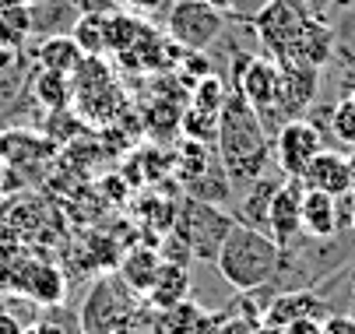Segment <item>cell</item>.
<instances>
[{
  "label": "cell",
  "instance_id": "1",
  "mask_svg": "<svg viewBox=\"0 0 355 334\" xmlns=\"http://www.w3.org/2000/svg\"><path fill=\"white\" fill-rule=\"evenodd\" d=\"M215 152L232 179V190H236V183L250 186L257 176H264L271 169V134L261 123L257 109L239 91H229V99L218 113Z\"/></svg>",
  "mask_w": 355,
  "mask_h": 334
},
{
  "label": "cell",
  "instance_id": "2",
  "mask_svg": "<svg viewBox=\"0 0 355 334\" xmlns=\"http://www.w3.org/2000/svg\"><path fill=\"white\" fill-rule=\"evenodd\" d=\"M282 247L271 240L264 229H253L246 222H236L232 232L218 250V274L232 285L236 292H261L275 281Z\"/></svg>",
  "mask_w": 355,
  "mask_h": 334
},
{
  "label": "cell",
  "instance_id": "3",
  "mask_svg": "<svg viewBox=\"0 0 355 334\" xmlns=\"http://www.w3.org/2000/svg\"><path fill=\"white\" fill-rule=\"evenodd\" d=\"M236 225V215H229L225 208L218 204H208V201H197L190 194H183L176 201V222H173V236L190 250V257L197 261H208L215 264L218 261V250L225 243V236L232 232Z\"/></svg>",
  "mask_w": 355,
  "mask_h": 334
},
{
  "label": "cell",
  "instance_id": "4",
  "mask_svg": "<svg viewBox=\"0 0 355 334\" xmlns=\"http://www.w3.org/2000/svg\"><path fill=\"white\" fill-rule=\"evenodd\" d=\"M229 18L215 11L208 0H169L166 35L187 53H205L222 39Z\"/></svg>",
  "mask_w": 355,
  "mask_h": 334
},
{
  "label": "cell",
  "instance_id": "5",
  "mask_svg": "<svg viewBox=\"0 0 355 334\" xmlns=\"http://www.w3.org/2000/svg\"><path fill=\"white\" fill-rule=\"evenodd\" d=\"M137 310V296L123 285L120 274H103L85 296L78 313V331L85 334H116L127 317Z\"/></svg>",
  "mask_w": 355,
  "mask_h": 334
},
{
  "label": "cell",
  "instance_id": "6",
  "mask_svg": "<svg viewBox=\"0 0 355 334\" xmlns=\"http://www.w3.org/2000/svg\"><path fill=\"white\" fill-rule=\"evenodd\" d=\"M275 166L285 173V176H292V179H299L302 173H306V166L324 152V134L313 127V120H306V116H299V120H285L282 127H278V134H275Z\"/></svg>",
  "mask_w": 355,
  "mask_h": 334
},
{
  "label": "cell",
  "instance_id": "7",
  "mask_svg": "<svg viewBox=\"0 0 355 334\" xmlns=\"http://www.w3.org/2000/svg\"><path fill=\"white\" fill-rule=\"evenodd\" d=\"M302 21H306V18H302V15L288 4V0H268V4L253 15L250 25H253V32H257V39L268 46L271 60L282 64V60H288V53H292Z\"/></svg>",
  "mask_w": 355,
  "mask_h": 334
},
{
  "label": "cell",
  "instance_id": "8",
  "mask_svg": "<svg viewBox=\"0 0 355 334\" xmlns=\"http://www.w3.org/2000/svg\"><path fill=\"white\" fill-rule=\"evenodd\" d=\"M278 113L282 120L306 116L320 91V67L313 64H278Z\"/></svg>",
  "mask_w": 355,
  "mask_h": 334
},
{
  "label": "cell",
  "instance_id": "9",
  "mask_svg": "<svg viewBox=\"0 0 355 334\" xmlns=\"http://www.w3.org/2000/svg\"><path fill=\"white\" fill-rule=\"evenodd\" d=\"M302 194H306L302 179H292L288 176L275 190V197L268 204V225H264V232L271 236L278 247H288V243H295L299 236H302Z\"/></svg>",
  "mask_w": 355,
  "mask_h": 334
},
{
  "label": "cell",
  "instance_id": "10",
  "mask_svg": "<svg viewBox=\"0 0 355 334\" xmlns=\"http://www.w3.org/2000/svg\"><path fill=\"white\" fill-rule=\"evenodd\" d=\"M334 313L331 299H324L317 289H292V292H278L271 296V303H264V324L285 331L295 320H327Z\"/></svg>",
  "mask_w": 355,
  "mask_h": 334
},
{
  "label": "cell",
  "instance_id": "11",
  "mask_svg": "<svg viewBox=\"0 0 355 334\" xmlns=\"http://www.w3.org/2000/svg\"><path fill=\"white\" fill-rule=\"evenodd\" d=\"M299 179H302L306 190H324V194H331V197H345V194L355 190L352 162L341 152H327V148L306 166V173H302Z\"/></svg>",
  "mask_w": 355,
  "mask_h": 334
},
{
  "label": "cell",
  "instance_id": "12",
  "mask_svg": "<svg viewBox=\"0 0 355 334\" xmlns=\"http://www.w3.org/2000/svg\"><path fill=\"white\" fill-rule=\"evenodd\" d=\"M67 296V274L49 261V257H39L32 261L25 281H21V299H28L32 306H60Z\"/></svg>",
  "mask_w": 355,
  "mask_h": 334
},
{
  "label": "cell",
  "instance_id": "13",
  "mask_svg": "<svg viewBox=\"0 0 355 334\" xmlns=\"http://www.w3.org/2000/svg\"><path fill=\"white\" fill-rule=\"evenodd\" d=\"M28 15H32V39H53L74 32L81 4L78 0H28Z\"/></svg>",
  "mask_w": 355,
  "mask_h": 334
},
{
  "label": "cell",
  "instance_id": "14",
  "mask_svg": "<svg viewBox=\"0 0 355 334\" xmlns=\"http://www.w3.org/2000/svg\"><path fill=\"white\" fill-rule=\"evenodd\" d=\"M341 232V201L324 190L302 194V236L310 240H331Z\"/></svg>",
  "mask_w": 355,
  "mask_h": 334
},
{
  "label": "cell",
  "instance_id": "15",
  "mask_svg": "<svg viewBox=\"0 0 355 334\" xmlns=\"http://www.w3.org/2000/svg\"><path fill=\"white\" fill-rule=\"evenodd\" d=\"M25 53L32 57L35 67H42V71H57V74H74V71L81 67V60H85V53H81V46L74 42V35L35 39V42H28V50H25Z\"/></svg>",
  "mask_w": 355,
  "mask_h": 334
},
{
  "label": "cell",
  "instance_id": "16",
  "mask_svg": "<svg viewBox=\"0 0 355 334\" xmlns=\"http://www.w3.org/2000/svg\"><path fill=\"white\" fill-rule=\"evenodd\" d=\"M288 176L282 169H268L264 176H257L250 186H243V201L236 208V222H246L253 229H264L268 225V204L275 197V190L285 183Z\"/></svg>",
  "mask_w": 355,
  "mask_h": 334
},
{
  "label": "cell",
  "instance_id": "17",
  "mask_svg": "<svg viewBox=\"0 0 355 334\" xmlns=\"http://www.w3.org/2000/svg\"><path fill=\"white\" fill-rule=\"evenodd\" d=\"M159 264H162L159 247L137 243V247H130V250L120 257L116 274L123 278V285H127V289H130L134 296H148L151 281H155V274H159Z\"/></svg>",
  "mask_w": 355,
  "mask_h": 334
},
{
  "label": "cell",
  "instance_id": "18",
  "mask_svg": "<svg viewBox=\"0 0 355 334\" xmlns=\"http://www.w3.org/2000/svg\"><path fill=\"white\" fill-rule=\"evenodd\" d=\"M144 299L155 306L159 313H162V310H173V306H180V303H187V299H190V271H187V264L162 261V264H159V274H155V281H151V289H148Z\"/></svg>",
  "mask_w": 355,
  "mask_h": 334
},
{
  "label": "cell",
  "instance_id": "19",
  "mask_svg": "<svg viewBox=\"0 0 355 334\" xmlns=\"http://www.w3.org/2000/svg\"><path fill=\"white\" fill-rule=\"evenodd\" d=\"M28 91H32V99H35V103H39L46 113H60V109H67V106H71V99H74L71 74L42 71V67H32Z\"/></svg>",
  "mask_w": 355,
  "mask_h": 334
},
{
  "label": "cell",
  "instance_id": "20",
  "mask_svg": "<svg viewBox=\"0 0 355 334\" xmlns=\"http://www.w3.org/2000/svg\"><path fill=\"white\" fill-rule=\"evenodd\" d=\"M35 254L25 243H0V292L21 296V281L32 267Z\"/></svg>",
  "mask_w": 355,
  "mask_h": 334
},
{
  "label": "cell",
  "instance_id": "21",
  "mask_svg": "<svg viewBox=\"0 0 355 334\" xmlns=\"http://www.w3.org/2000/svg\"><path fill=\"white\" fill-rule=\"evenodd\" d=\"M187 194L197 197V201H208V204L225 208V201H232V179H229L222 159H215L197 179H190V183H187Z\"/></svg>",
  "mask_w": 355,
  "mask_h": 334
},
{
  "label": "cell",
  "instance_id": "22",
  "mask_svg": "<svg viewBox=\"0 0 355 334\" xmlns=\"http://www.w3.org/2000/svg\"><path fill=\"white\" fill-rule=\"evenodd\" d=\"M32 42V15L28 4H8L0 8V46L11 53H25Z\"/></svg>",
  "mask_w": 355,
  "mask_h": 334
},
{
  "label": "cell",
  "instance_id": "23",
  "mask_svg": "<svg viewBox=\"0 0 355 334\" xmlns=\"http://www.w3.org/2000/svg\"><path fill=\"white\" fill-rule=\"evenodd\" d=\"M110 15H103V11H81V18H78V25H74L71 35L81 46L85 57H103L106 53V18Z\"/></svg>",
  "mask_w": 355,
  "mask_h": 334
},
{
  "label": "cell",
  "instance_id": "24",
  "mask_svg": "<svg viewBox=\"0 0 355 334\" xmlns=\"http://www.w3.org/2000/svg\"><path fill=\"white\" fill-rule=\"evenodd\" d=\"M137 215H141L144 232H159V240H162V236L173 232L176 201H173V197H144V201L137 204Z\"/></svg>",
  "mask_w": 355,
  "mask_h": 334
},
{
  "label": "cell",
  "instance_id": "25",
  "mask_svg": "<svg viewBox=\"0 0 355 334\" xmlns=\"http://www.w3.org/2000/svg\"><path fill=\"white\" fill-rule=\"evenodd\" d=\"M229 91L232 88H225V81H222V74L215 71V74H208V78H200L197 81V88H190V106H197V109H205V113H222V106H225V99H229Z\"/></svg>",
  "mask_w": 355,
  "mask_h": 334
},
{
  "label": "cell",
  "instance_id": "26",
  "mask_svg": "<svg viewBox=\"0 0 355 334\" xmlns=\"http://www.w3.org/2000/svg\"><path fill=\"white\" fill-rule=\"evenodd\" d=\"M180 127H183V134H187L190 141H200V145H211V148H215V141H218V116H215V113H205V109L190 106V109L183 113Z\"/></svg>",
  "mask_w": 355,
  "mask_h": 334
},
{
  "label": "cell",
  "instance_id": "27",
  "mask_svg": "<svg viewBox=\"0 0 355 334\" xmlns=\"http://www.w3.org/2000/svg\"><path fill=\"white\" fill-rule=\"evenodd\" d=\"M331 137L341 141V145H355V99L352 95L338 99L331 109Z\"/></svg>",
  "mask_w": 355,
  "mask_h": 334
},
{
  "label": "cell",
  "instance_id": "28",
  "mask_svg": "<svg viewBox=\"0 0 355 334\" xmlns=\"http://www.w3.org/2000/svg\"><path fill=\"white\" fill-rule=\"evenodd\" d=\"M334 50L348 60V67L355 71V8L341 11L338 25H334Z\"/></svg>",
  "mask_w": 355,
  "mask_h": 334
},
{
  "label": "cell",
  "instance_id": "29",
  "mask_svg": "<svg viewBox=\"0 0 355 334\" xmlns=\"http://www.w3.org/2000/svg\"><path fill=\"white\" fill-rule=\"evenodd\" d=\"M162 4H169V0H116V8L134 15V18H151Z\"/></svg>",
  "mask_w": 355,
  "mask_h": 334
},
{
  "label": "cell",
  "instance_id": "30",
  "mask_svg": "<svg viewBox=\"0 0 355 334\" xmlns=\"http://www.w3.org/2000/svg\"><path fill=\"white\" fill-rule=\"evenodd\" d=\"M324 334H355V320L348 313H331L324 320Z\"/></svg>",
  "mask_w": 355,
  "mask_h": 334
},
{
  "label": "cell",
  "instance_id": "31",
  "mask_svg": "<svg viewBox=\"0 0 355 334\" xmlns=\"http://www.w3.org/2000/svg\"><path fill=\"white\" fill-rule=\"evenodd\" d=\"M215 11H222L225 18H243L246 15V0H208Z\"/></svg>",
  "mask_w": 355,
  "mask_h": 334
},
{
  "label": "cell",
  "instance_id": "32",
  "mask_svg": "<svg viewBox=\"0 0 355 334\" xmlns=\"http://www.w3.org/2000/svg\"><path fill=\"white\" fill-rule=\"evenodd\" d=\"M285 334H324V320H295L285 327Z\"/></svg>",
  "mask_w": 355,
  "mask_h": 334
},
{
  "label": "cell",
  "instance_id": "33",
  "mask_svg": "<svg viewBox=\"0 0 355 334\" xmlns=\"http://www.w3.org/2000/svg\"><path fill=\"white\" fill-rule=\"evenodd\" d=\"M25 334H71V331H64V327H57L53 320H35L32 327H25Z\"/></svg>",
  "mask_w": 355,
  "mask_h": 334
},
{
  "label": "cell",
  "instance_id": "34",
  "mask_svg": "<svg viewBox=\"0 0 355 334\" xmlns=\"http://www.w3.org/2000/svg\"><path fill=\"white\" fill-rule=\"evenodd\" d=\"M0 334H25V331H21V324L15 317H8L4 310H0Z\"/></svg>",
  "mask_w": 355,
  "mask_h": 334
},
{
  "label": "cell",
  "instance_id": "35",
  "mask_svg": "<svg viewBox=\"0 0 355 334\" xmlns=\"http://www.w3.org/2000/svg\"><path fill=\"white\" fill-rule=\"evenodd\" d=\"M18 57H21V53H11V50H4V46H0V78H4V74L18 64Z\"/></svg>",
  "mask_w": 355,
  "mask_h": 334
},
{
  "label": "cell",
  "instance_id": "36",
  "mask_svg": "<svg viewBox=\"0 0 355 334\" xmlns=\"http://www.w3.org/2000/svg\"><path fill=\"white\" fill-rule=\"evenodd\" d=\"M345 313L355 320V281H348V306H345Z\"/></svg>",
  "mask_w": 355,
  "mask_h": 334
},
{
  "label": "cell",
  "instance_id": "37",
  "mask_svg": "<svg viewBox=\"0 0 355 334\" xmlns=\"http://www.w3.org/2000/svg\"><path fill=\"white\" fill-rule=\"evenodd\" d=\"M4 183H8V162H4V155H0V190H4Z\"/></svg>",
  "mask_w": 355,
  "mask_h": 334
},
{
  "label": "cell",
  "instance_id": "38",
  "mask_svg": "<svg viewBox=\"0 0 355 334\" xmlns=\"http://www.w3.org/2000/svg\"><path fill=\"white\" fill-rule=\"evenodd\" d=\"M331 4H334L338 11H348V8H355V0H331Z\"/></svg>",
  "mask_w": 355,
  "mask_h": 334
},
{
  "label": "cell",
  "instance_id": "39",
  "mask_svg": "<svg viewBox=\"0 0 355 334\" xmlns=\"http://www.w3.org/2000/svg\"><path fill=\"white\" fill-rule=\"evenodd\" d=\"M8 4H28V0H0V8H8Z\"/></svg>",
  "mask_w": 355,
  "mask_h": 334
},
{
  "label": "cell",
  "instance_id": "40",
  "mask_svg": "<svg viewBox=\"0 0 355 334\" xmlns=\"http://www.w3.org/2000/svg\"><path fill=\"white\" fill-rule=\"evenodd\" d=\"M348 274H352V281H355V261H352V264H348Z\"/></svg>",
  "mask_w": 355,
  "mask_h": 334
},
{
  "label": "cell",
  "instance_id": "41",
  "mask_svg": "<svg viewBox=\"0 0 355 334\" xmlns=\"http://www.w3.org/2000/svg\"><path fill=\"white\" fill-rule=\"evenodd\" d=\"M71 334H85V331H71Z\"/></svg>",
  "mask_w": 355,
  "mask_h": 334
},
{
  "label": "cell",
  "instance_id": "42",
  "mask_svg": "<svg viewBox=\"0 0 355 334\" xmlns=\"http://www.w3.org/2000/svg\"><path fill=\"white\" fill-rule=\"evenodd\" d=\"M352 88H355V85H352ZM352 99H355V91H352Z\"/></svg>",
  "mask_w": 355,
  "mask_h": 334
}]
</instances>
